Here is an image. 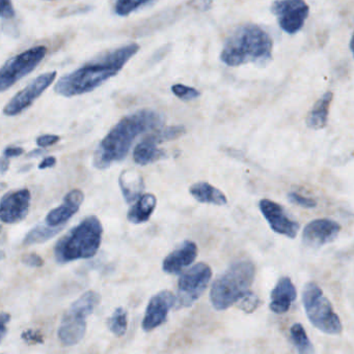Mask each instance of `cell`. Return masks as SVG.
I'll return each mask as SVG.
<instances>
[{"label":"cell","instance_id":"1","mask_svg":"<svg viewBox=\"0 0 354 354\" xmlns=\"http://www.w3.org/2000/svg\"><path fill=\"white\" fill-rule=\"evenodd\" d=\"M137 44H129L83 64L58 80L54 91L71 97L95 91L106 81L118 74L125 64L139 52Z\"/></svg>","mask_w":354,"mask_h":354},{"label":"cell","instance_id":"2","mask_svg":"<svg viewBox=\"0 0 354 354\" xmlns=\"http://www.w3.org/2000/svg\"><path fill=\"white\" fill-rule=\"evenodd\" d=\"M161 124V116L152 110H141L121 120L100 142L94 155V166L105 169L128 155L139 135Z\"/></svg>","mask_w":354,"mask_h":354},{"label":"cell","instance_id":"3","mask_svg":"<svg viewBox=\"0 0 354 354\" xmlns=\"http://www.w3.org/2000/svg\"><path fill=\"white\" fill-rule=\"evenodd\" d=\"M272 49L274 41L263 28L256 24H243L229 35L220 59L229 66L266 64L272 60Z\"/></svg>","mask_w":354,"mask_h":354},{"label":"cell","instance_id":"4","mask_svg":"<svg viewBox=\"0 0 354 354\" xmlns=\"http://www.w3.org/2000/svg\"><path fill=\"white\" fill-rule=\"evenodd\" d=\"M102 233L103 228L99 218L95 216H87L56 243L54 247L56 261L64 264L94 257L101 245Z\"/></svg>","mask_w":354,"mask_h":354},{"label":"cell","instance_id":"5","mask_svg":"<svg viewBox=\"0 0 354 354\" xmlns=\"http://www.w3.org/2000/svg\"><path fill=\"white\" fill-rule=\"evenodd\" d=\"M255 272V266L249 261L231 266L212 285L210 301L214 309L224 311L245 297L251 291Z\"/></svg>","mask_w":354,"mask_h":354},{"label":"cell","instance_id":"6","mask_svg":"<svg viewBox=\"0 0 354 354\" xmlns=\"http://www.w3.org/2000/svg\"><path fill=\"white\" fill-rule=\"evenodd\" d=\"M100 295L95 291L83 293L66 312L57 330L58 339L64 346H73L82 340L87 330V318L100 304Z\"/></svg>","mask_w":354,"mask_h":354},{"label":"cell","instance_id":"7","mask_svg":"<svg viewBox=\"0 0 354 354\" xmlns=\"http://www.w3.org/2000/svg\"><path fill=\"white\" fill-rule=\"evenodd\" d=\"M303 301L308 318L316 328L328 335H339L342 332L340 318L317 284L306 285Z\"/></svg>","mask_w":354,"mask_h":354},{"label":"cell","instance_id":"8","mask_svg":"<svg viewBox=\"0 0 354 354\" xmlns=\"http://www.w3.org/2000/svg\"><path fill=\"white\" fill-rule=\"evenodd\" d=\"M47 54V48L37 46L8 59L0 68V93L33 72Z\"/></svg>","mask_w":354,"mask_h":354},{"label":"cell","instance_id":"9","mask_svg":"<svg viewBox=\"0 0 354 354\" xmlns=\"http://www.w3.org/2000/svg\"><path fill=\"white\" fill-rule=\"evenodd\" d=\"M212 270L208 264L197 263L180 277L177 295V309L189 308L202 297L211 280Z\"/></svg>","mask_w":354,"mask_h":354},{"label":"cell","instance_id":"10","mask_svg":"<svg viewBox=\"0 0 354 354\" xmlns=\"http://www.w3.org/2000/svg\"><path fill=\"white\" fill-rule=\"evenodd\" d=\"M185 133L183 127H168L155 134L150 135L135 147L133 159L141 166L149 165L166 156V151L158 147V145L166 141L175 140Z\"/></svg>","mask_w":354,"mask_h":354},{"label":"cell","instance_id":"11","mask_svg":"<svg viewBox=\"0 0 354 354\" xmlns=\"http://www.w3.org/2000/svg\"><path fill=\"white\" fill-rule=\"evenodd\" d=\"M272 10L278 18L281 28L289 35L299 32L310 14L309 6L305 0H276Z\"/></svg>","mask_w":354,"mask_h":354},{"label":"cell","instance_id":"12","mask_svg":"<svg viewBox=\"0 0 354 354\" xmlns=\"http://www.w3.org/2000/svg\"><path fill=\"white\" fill-rule=\"evenodd\" d=\"M56 78V72L46 73L31 81L24 89L19 91L3 109L4 115L16 116L22 113L27 108L33 105V102L53 83Z\"/></svg>","mask_w":354,"mask_h":354},{"label":"cell","instance_id":"13","mask_svg":"<svg viewBox=\"0 0 354 354\" xmlns=\"http://www.w3.org/2000/svg\"><path fill=\"white\" fill-rule=\"evenodd\" d=\"M30 192L18 189L6 194L0 200V221L6 224H16L26 218L30 205Z\"/></svg>","mask_w":354,"mask_h":354},{"label":"cell","instance_id":"14","mask_svg":"<svg viewBox=\"0 0 354 354\" xmlns=\"http://www.w3.org/2000/svg\"><path fill=\"white\" fill-rule=\"evenodd\" d=\"M259 206L262 214L265 216L266 221L274 232L290 239H294L297 236L301 226L299 223L291 220L287 216L286 212L280 204L276 203L272 200L263 199L260 201Z\"/></svg>","mask_w":354,"mask_h":354},{"label":"cell","instance_id":"15","mask_svg":"<svg viewBox=\"0 0 354 354\" xmlns=\"http://www.w3.org/2000/svg\"><path fill=\"white\" fill-rule=\"evenodd\" d=\"M176 304V297L170 291H161L152 297L145 310L143 320V328L151 332L166 322L168 312Z\"/></svg>","mask_w":354,"mask_h":354},{"label":"cell","instance_id":"16","mask_svg":"<svg viewBox=\"0 0 354 354\" xmlns=\"http://www.w3.org/2000/svg\"><path fill=\"white\" fill-rule=\"evenodd\" d=\"M340 230V225L335 221L318 218L306 226L303 233V243L311 248L322 247L334 241Z\"/></svg>","mask_w":354,"mask_h":354},{"label":"cell","instance_id":"17","mask_svg":"<svg viewBox=\"0 0 354 354\" xmlns=\"http://www.w3.org/2000/svg\"><path fill=\"white\" fill-rule=\"evenodd\" d=\"M85 195L80 189H73L64 197L62 205L52 209L46 216V224L51 227H62L68 222L82 204Z\"/></svg>","mask_w":354,"mask_h":354},{"label":"cell","instance_id":"18","mask_svg":"<svg viewBox=\"0 0 354 354\" xmlns=\"http://www.w3.org/2000/svg\"><path fill=\"white\" fill-rule=\"evenodd\" d=\"M197 256V247L193 241H184L178 249L164 259L162 268L166 274H178L191 266Z\"/></svg>","mask_w":354,"mask_h":354},{"label":"cell","instance_id":"19","mask_svg":"<svg viewBox=\"0 0 354 354\" xmlns=\"http://www.w3.org/2000/svg\"><path fill=\"white\" fill-rule=\"evenodd\" d=\"M297 289L291 279L288 277L280 279L272 292L270 310L276 314L286 313L297 299Z\"/></svg>","mask_w":354,"mask_h":354},{"label":"cell","instance_id":"20","mask_svg":"<svg viewBox=\"0 0 354 354\" xmlns=\"http://www.w3.org/2000/svg\"><path fill=\"white\" fill-rule=\"evenodd\" d=\"M118 183L127 203L139 199L145 189L143 177L134 170L123 171L118 178Z\"/></svg>","mask_w":354,"mask_h":354},{"label":"cell","instance_id":"21","mask_svg":"<svg viewBox=\"0 0 354 354\" xmlns=\"http://www.w3.org/2000/svg\"><path fill=\"white\" fill-rule=\"evenodd\" d=\"M157 199L153 194H145L135 202L134 205L129 209L127 218L133 224H143L148 222L155 210Z\"/></svg>","mask_w":354,"mask_h":354},{"label":"cell","instance_id":"22","mask_svg":"<svg viewBox=\"0 0 354 354\" xmlns=\"http://www.w3.org/2000/svg\"><path fill=\"white\" fill-rule=\"evenodd\" d=\"M333 97H334L333 93L328 91L318 100L313 109L308 114L307 124L309 128L314 129V130H320V129H324L326 126Z\"/></svg>","mask_w":354,"mask_h":354},{"label":"cell","instance_id":"23","mask_svg":"<svg viewBox=\"0 0 354 354\" xmlns=\"http://www.w3.org/2000/svg\"><path fill=\"white\" fill-rule=\"evenodd\" d=\"M191 194L202 203L224 205L228 202L226 196L220 189L208 183H197L191 187Z\"/></svg>","mask_w":354,"mask_h":354},{"label":"cell","instance_id":"24","mask_svg":"<svg viewBox=\"0 0 354 354\" xmlns=\"http://www.w3.org/2000/svg\"><path fill=\"white\" fill-rule=\"evenodd\" d=\"M62 227H51L48 225H37L35 228L31 229L26 236H25L23 243L25 245H37V243H43L47 241L51 237L55 236L60 230Z\"/></svg>","mask_w":354,"mask_h":354},{"label":"cell","instance_id":"25","mask_svg":"<svg viewBox=\"0 0 354 354\" xmlns=\"http://www.w3.org/2000/svg\"><path fill=\"white\" fill-rule=\"evenodd\" d=\"M291 337L299 354H315L313 344L301 324H294L291 328Z\"/></svg>","mask_w":354,"mask_h":354},{"label":"cell","instance_id":"26","mask_svg":"<svg viewBox=\"0 0 354 354\" xmlns=\"http://www.w3.org/2000/svg\"><path fill=\"white\" fill-rule=\"evenodd\" d=\"M108 328L112 334L116 337L124 336L128 326V318H127V312L123 308H118L114 312L109 319L107 320Z\"/></svg>","mask_w":354,"mask_h":354},{"label":"cell","instance_id":"27","mask_svg":"<svg viewBox=\"0 0 354 354\" xmlns=\"http://www.w3.org/2000/svg\"><path fill=\"white\" fill-rule=\"evenodd\" d=\"M151 1L154 0H116L114 10L118 16H128L131 12H135Z\"/></svg>","mask_w":354,"mask_h":354},{"label":"cell","instance_id":"28","mask_svg":"<svg viewBox=\"0 0 354 354\" xmlns=\"http://www.w3.org/2000/svg\"><path fill=\"white\" fill-rule=\"evenodd\" d=\"M172 91L176 97L183 100V101H191V100L197 99L201 95V93L197 89L183 84L174 85L172 87Z\"/></svg>","mask_w":354,"mask_h":354},{"label":"cell","instance_id":"29","mask_svg":"<svg viewBox=\"0 0 354 354\" xmlns=\"http://www.w3.org/2000/svg\"><path fill=\"white\" fill-rule=\"evenodd\" d=\"M260 304H261V301H260L259 297L255 293L249 291L245 297L239 301L238 307L245 313L251 314L259 308Z\"/></svg>","mask_w":354,"mask_h":354},{"label":"cell","instance_id":"30","mask_svg":"<svg viewBox=\"0 0 354 354\" xmlns=\"http://www.w3.org/2000/svg\"><path fill=\"white\" fill-rule=\"evenodd\" d=\"M289 199L292 203L297 204V205L301 206L305 208H313L316 206L315 200L311 199V198L305 197V196L299 195L297 193L289 194Z\"/></svg>","mask_w":354,"mask_h":354},{"label":"cell","instance_id":"31","mask_svg":"<svg viewBox=\"0 0 354 354\" xmlns=\"http://www.w3.org/2000/svg\"><path fill=\"white\" fill-rule=\"evenodd\" d=\"M21 338L23 339L24 342H26L27 344L29 345L42 344V343L44 342L43 336H42L41 333L37 332V330H25V332L21 335Z\"/></svg>","mask_w":354,"mask_h":354},{"label":"cell","instance_id":"32","mask_svg":"<svg viewBox=\"0 0 354 354\" xmlns=\"http://www.w3.org/2000/svg\"><path fill=\"white\" fill-rule=\"evenodd\" d=\"M15 15L12 0H0V18L12 19Z\"/></svg>","mask_w":354,"mask_h":354},{"label":"cell","instance_id":"33","mask_svg":"<svg viewBox=\"0 0 354 354\" xmlns=\"http://www.w3.org/2000/svg\"><path fill=\"white\" fill-rule=\"evenodd\" d=\"M22 262L31 268H41L44 264V260L37 254H26L23 256Z\"/></svg>","mask_w":354,"mask_h":354},{"label":"cell","instance_id":"34","mask_svg":"<svg viewBox=\"0 0 354 354\" xmlns=\"http://www.w3.org/2000/svg\"><path fill=\"white\" fill-rule=\"evenodd\" d=\"M58 141H60V137L56 135H43L37 139V145L41 147H50V145H55Z\"/></svg>","mask_w":354,"mask_h":354},{"label":"cell","instance_id":"35","mask_svg":"<svg viewBox=\"0 0 354 354\" xmlns=\"http://www.w3.org/2000/svg\"><path fill=\"white\" fill-rule=\"evenodd\" d=\"M10 320V315L8 313H0V342H1L3 337L6 336V332H8V322Z\"/></svg>","mask_w":354,"mask_h":354},{"label":"cell","instance_id":"36","mask_svg":"<svg viewBox=\"0 0 354 354\" xmlns=\"http://www.w3.org/2000/svg\"><path fill=\"white\" fill-rule=\"evenodd\" d=\"M23 153H24V149L22 147H8L4 149L3 155L4 158L10 159V158L18 157V156L22 155Z\"/></svg>","mask_w":354,"mask_h":354},{"label":"cell","instance_id":"37","mask_svg":"<svg viewBox=\"0 0 354 354\" xmlns=\"http://www.w3.org/2000/svg\"><path fill=\"white\" fill-rule=\"evenodd\" d=\"M56 159L54 157H48L44 159L43 161L39 163V169H47V168L53 167L55 166Z\"/></svg>","mask_w":354,"mask_h":354},{"label":"cell","instance_id":"38","mask_svg":"<svg viewBox=\"0 0 354 354\" xmlns=\"http://www.w3.org/2000/svg\"><path fill=\"white\" fill-rule=\"evenodd\" d=\"M10 167V161L6 158H0V174H6Z\"/></svg>","mask_w":354,"mask_h":354},{"label":"cell","instance_id":"39","mask_svg":"<svg viewBox=\"0 0 354 354\" xmlns=\"http://www.w3.org/2000/svg\"><path fill=\"white\" fill-rule=\"evenodd\" d=\"M43 151L42 149H35V151H30V153L27 155L28 158L37 157V156L43 155Z\"/></svg>","mask_w":354,"mask_h":354},{"label":"cell","instance_id":"40","mask_svg":"<svg viewBox=\"0 0 354 354\" xmlns=\"http://www.w3.org/2000/svg\"><path fill=\"white\" fill-rule=\"evenodd\" d=\"M0 231H1V229H0Z\"/></svg>","mask_w":354,"mask_h":354}]
</instances>
